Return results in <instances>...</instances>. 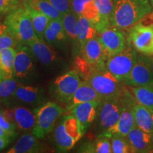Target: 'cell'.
<instances>
[{
  "label": "cell",
  "mask_w": 153,
  "mask_h": 153,
  "mask_svg": "<svg viewBox=\"0 0 153 153\" xmlns=\"http://www.w3.org/2000/svg\"><path fill=\"white\" fill-rule=\"evenodd\" d=\"M152 10L150 0H114L110 16L111 26L120 29L131 28Z\"/></svg>",
  "instance_id": "1"
},
{
  "label": "cell",
  "mask_w": 153,
  "mask_h": 153,
  "mask_svg": "<svg viewBox=\"0 0 153 153\" xmlns=\"http://www.w3.org/2000/svg\"><path fill=\"white\" fill-rule=\"evenodd\" d=\"M4 24L19 43L28 45L38 38L31 19L24 7L9 11Z\"/></svg>",
  "instance_id": "2"
},
{
  "label": "cell",
  "mask_w": 153,
  "mask_h": 153,
  "mask_svg": "<svg viewBox=\"0 0 153 153\" xmlns=\"http://www.w3.org/2000/svg\"><path fill=\"white\" fill-rule=\"evenodd\" d=\"M85 131L81 124L72 115H65L61 118L55 131V141L59 150H71L83 136Z\"/></svg>",
  "instance_id": "3"
},
{
  "label": "cell",
  "mask_w": 153,
  "mask_h": 153,
  "mask_svg": "<svg viewBox=\"0 0 153 153\" xmlns=\"http://www.w3.org/2000/svg\"><path fill=\"white\" fill-rule=\"evenodd\" d=\"M137 55V51L127 38L123 50L107 59L105 63L106 68L120 82L124 83L136 62Z\"/></svg>",
  "instance_id": "4"
},
{
  "label": "cell",
  "mask_w": 153,
  "mask_h": 153,
  "mask_svg": "<svg viewBox=\"0 0 153 153\" xmlns=\"http://www.w3.org/2000/svg\"><path fill=\"white\" fill-rule=\"evenodd\" d=\"M64 111L56 103L48 101L34 110L36 123L32 134L38 138H43L53 131L55 122L60 117Z\"/></svg>",
  "instance_id": "5"
},
{
  "label": "cell",
  "mask_w": 153,
  "mask_h": 153,
  "mask_svg": "<svg viewBox=\"0 0 153 153\" xmlns=\"http://www.w3.org/2000/svg\"><path fill=\"white\" fill-rule=\"evenodd\" d=\"M122 111L120 96L112 98L103 99L99 103L97 115L95 129L97 137H101L110 129L119 119Z\"/></svg>",
  "instance_id": "6"
},
{
  "label": "cell",
  "mask_w": 153,
  "mask_h": 153,
  "mask_svg": "<svg viewBox=\"0 0 153 153\" xmlns=\"http://www.w3.org/2000/svg\"><path fill=\"white\" fill-rule=\"evenodd\" d=\"M87 82L102 99L119 97L123 89V82L108 71L106 66L96 69Z\"/></svg>",
  "instance_id": "7"
},
{
  "label": "cell",
  "mask_w": 153,
  "mask_h": 153,
  "mask_svg": "<svg viewBox=\"0 0 153 153\" xmlns=\"http://www.w3.org/2000/svg\"><path fill=\"white\" fill-rule=\"evenodd\" d=\"M82 83L79 73L71 70L57 78L51 87V94L55 100L62 104H68Z\"/></svg>",
  "instance_id": "8"
},
{
  "label": "cell",
  "mask_w": 153,
  "mask_h": 153,
  "mask_svg": "<svg viewBox=\"0 0 153 153\" xmlns=\"http://www.w3.org/2000/svg\"><path fill=\"white\" fill-rule=\"evenodd\" d=\"M14 63V76L17 81L29 79L35 72L36 57L28 45L19 43L16 48Z\"/></svg>",
  "instance_id": "9"
},
{
  "label": "cell",
  "mask_w": 153,
  "mask_h": 153,
  "mask_svg": "<svg viewBox=\"0 0 153 153\" xmlns=\"http://www.w3.org/2000/svg\"><path fill=\"white\" fill-rule=\"evenodd\" d=\"M128 39L134 48L145 55H153V24L137 22L130 28Z\"/></svg>",
  "instance_id": "10"
},
{
  "label": "cell",
  "mask_w": 153,
  "mask_h": 153,
  "mask_svg": "<svg viewBox=\"0 0 153 153\" xmlns=\"http://www.w3.org/2000/svg\"><path fill=\"white\" fill-rule=\"evenodd\" d=\"M130 87L153 86V60L145 55H138L131 74L124 82Z\"/></svg>",
  "instance_id": "11"
},
{
  "label": "cell",
  "mask_w": 153,
  "mask_h": 153,
  "mask_svg": "<svg viewBox=\"0 0 153 153\" xmlns=\"http://www.w3.org/2000/svg\"><path fill=\"white\" fill-rule=\"evenodd\" d=\"M98 38L106 51L108 58L120 52L126 43L125 34L120 28L112 26L99 33Z\"/></svg>",
  "instance_id": "12"
},
{
  "label": "cell",
  "mask_w": 153,
  "mask_h": 153,
  "mask_svg": "<svg viewBox=\"0 0 153 153\" xmlns=\"http://www.w3.org/2000/svg\"><path fill=\"white\" fill-rule=\"evenodd\" d=\"M82 57L97 68L105 67L108 56L99 38H94L81 46Z\"/></svg>",
  "instance_id": "13"
},
{
  "label": "cell",
  "mask_w": 153,
  "mask_h": 153,
  "mask_svg": "<svg viewBox=\"0 0 153 153\" xmlns=\"http://www.w3.org/2000/svg\"><path fill=\"white\" fill-rule=\"evenodd\" d=\"M132 152L148 153L153 152V135L135 126L126 136Z\"/></svg>",
  "instance_id": "14"
},
{
  "label": "cell",
  "mask_w": 153,
  "mask_h": 153,
  "mask_svg": "<svg viewBox=\"0 0 153 153\" xmlns=\"http://www.w3.org/2000/svg\"><path fill=\"white\" fill-rule=\"evenodd\" d=\"M11 99L30 106H40L43 104V101H45L44 91L41 87L20 85L15 91L14 94L7 100L4 101V102Z\"/></svg>",
  "instance_id": "15"
},
{
  "label": "cell",
  "mask_w": 153,
  "mask_h": 153,
  "mask_svg": "<svg viewBox=\"0 0 153 153\" xmlns=\"http://www.w3.org/2000/svg\"><path fill=\"white\" fill-rule=\"evenodd\" d=\"M28 45L31 49L36 60L39 61L43 65L51 68L54 67L58 62L57 53L53 48L52 45L44 40L38 38Z\"/></svg>",
  "instance_id": "16"
},
{
  "label": "cell",
  "mask_w": 153,
  "mask_h": 153,
  "mask_svg": "<svg viewBox=\"0 0 153 153\" xmlns=\"http://www.w3.org/2000/svg\"><path fill=\"white\" fill-rule=\"evenodd\" d=\"M100 102L89 101L82 103L76 105L68 111L70 114L74 116L79 122L85 133L96 119Z\"/></svg>",
  "instance_id": "17"
},
{
  "label": "cell",
  "mask_w": 153,
  "mask_h": 153,
  "mask_svg": "<svg viewBox=\"0 0 153 153\" xmlns=\"http://www.w3.org/2000/svg\"><path fill=\"white\" fill-rule=\"evenodd\" d=\"M102 100L101 96L87 81L82 82L70 101L66 104V110L69 111L76 105L89 101H100Z\"/></svg>",
  "instance_id": "18"
},
{
  "label": "cell",
  "mask_w": 153,
  "mask_h": 153,
  "mask_svg": "<svg viewBox=\"0 0 153 153\" xmlns=\"http://www.w3.org/2000/svg\"><path fill=\"white\" fill-rule=\"evenodd\" d=\"M34 135L25 134L21 136L7 153H36L45 151L43 144Z\"/></svg>",
  "instance_id": "19"
},
{
  "label": "cell",
  "mask_w": 153,
  "mask_h": 153,
  "mask_svg": "<svg viewBox=\"0 0 153 153\" xmlns=\"http://www.w3.org/2000/svg\"><path fill=\"white\" fill-rule=\"evenodd\" d=\"M72 7L76 15L89 19L94 26L100 20V14L94 0H72Z\"/></svg>",
  "instance_id": "20"
},
{
  "label": "cell",
  "mask_w": 153,
  "mask_h": 153,
  "mask_svg": "<svg viewBox=\"0 0 153 153\" xmlns=\"http://www.w3.org/2000/svg\"><path fill=\"white\" fill-rule=\"evenodd\" d=\"M133 112L135 126L153 135V117L150 111L136 101L133 105Z\"/></svg>",
  "instance_id": "21"
},
{
  "label": "cell",
  "mask_w": 153,
  "mask_h": 153,
  "mask_svg": "<svg viewBox=\"0 0 153 153\" xmlns=\"http://www.w3.org/2000/svg\"><path fill=\"white\" fill-rule=\"evenodd\" d=\"M66 33L61 19H51L44 33V41L50 45H56L66 38Z\"/></svg>",
  "instance_id": "22"
},
{
  "label": "cell",
  "mask_w": 153,
  "mask_h": 153,
  "mask_svg": "<svg viewBox=\"0 0 153 153\" xmlns=\"http://www.w3.org/2000/svg\"><path fill=\"white\" fill-rule=\"evenodd\" d=\"M100 14V20L95 25L97 34L111 26L110 16L114 7V0H94Z\"/></svg>",
  "instance_id": "23"
},
{
  "label": "cell",
  "mask_w": 153,
  "mask_h": 153,
  "mask_svg": "<svg viewBox=\"0 0 153 153\" xmlns=\"http://www.w3.org/2000/svg\"><path fill=\"white\" fill-rule=\"evenodd\" d=\"M13 110L16 128L24 131L33 130L36 123L35 114L23 106L16 107L13 108Z\"/></svg>",
  "instance_id": "24"
},
{
  "label": "cell",
  "mask_w": 153,
  "mask_h": 153,
  "mask_svg": "<svg viewBox=\"0 0 153 153\" xmlns=\"http://www.w3.org/2000/svg\"><path fill=\"white\" fill-rule=\"evenodd\" d=\"M76 31L77 41L81 46L89 40L97 37V30L94 24L82 16H79L78 18Z\"/></svg>",
  "instance_id": "25"
},
{
  "label": "cell",
  "mask_w": 153,
  "mask_h": 153,
  "mask_svg": "<svg viewBox=\"0 0 153 153\" xmlns=\"http://www.w3.org/2000/svg\"><path fill=\"white\" fill-rule=\"evenodd\" d=\"M24 7L28 11V14L31 19L37 37L41 40H44V33H45V28L51 19L41 11L36 10V9L26 5H24Z\"/></svg>",
  "instance_id": "26"
},
{
  "label": "cell",
  "mask_w": 153,
  "mask_h": 153,
  "mask_svg": "<svg viewBox=\"0 0 153 153\" xmlns=\"http://www.w3.org/2000/svg\"><path fill=\"white\" fill-rule=\"evenodd\" d=\"M24 5L41 11L51 19H62L63 14L57 10L48 0H31L28 2L24 3Z\"/></svg>",
  "instance_id": "27"
},
{
  "label": "cell",
  "mask_w": 153,
  "mask_h": 153,
  "mask_svg": "<svg viewBox=\"0 0 153 153\" xmlns=\"http://www.w3.org/2000/svg\"><path fill=\"white\" fill-rule=\"evenodd\" d=\"M16 50L14 48H7L0 50L4 79H10L14 76V63Z\"/></svg>",
  "instance_id": "28"
},
{
  "label": "cell",
  "mask_w": 153,
  "mask_h": 153,
  "mask_svg": "<svg viewBox=\"0 0 153 153\" xmlns=\"http://www.w3.org/2000/svg\"><path fill=\"white\" fill-rule=\"evenodd\" d=\"M131 91L138 104L153 109V86L132 87Z\"/></svg>",
  "instance_id": "29"
},
{
  "label": "cell",
  "mask_w": 153,
  "mask_h": 153,
  "mask_svg": "<svg viewBox=\"0 0 153 153\" xmlns=\"http://www.w3.org/2000/svg\"><path fill=\"white\" fill-rule=\"evenodd\" d=\"M77 21L78 19L76 14L75 13L72 12L71 11L63 14L62 22L66 36L70 40H73V41H75V40L77 41L76 31Z\"/></svg>",
  "instance_id": "30"
},
{
  "label": "cell",
  "mask_w": 153,
  "mask_h": 153,
  "mask_svg": "<svg viewBox=\"0 0 153 153\" xmlns=\"http://www.w3.org/2000/svg\"><path fill=\"white\" fill-rule=\"evenodd\" d=\"M21 85L16 79H4L0 81V99L4 101L14 94Z\"/></svg>",
  "instance_id": "31"
},
{
  "label": "cell",
  "mask_w": 153,
  "mask_h": 153,
  "mask_svg": "<svg viewBox=\"0 0 153 153\" xmlns=\"http://www.w3.org/2000/svg\"><path fill=\"white\" fill-rule=\"evenodd\" d=\"M19 44L4 24H0V50L7 48H16Z\"/></svg>",
  "instance_id": "32"
},
{
  "label": "cell",
  "mask_w": 153,
  "mask_h": 153,
  "mask_svg": "<svg viewBox=\"0 0 153 153\" xmlns=\"http://www.w3.org/2000/svg\"><path fill=\"white\" fill-rule=\"evenodd\" d=\"M75 68L79 76L87 81L97 67L88 62L83 57L77 56L75 60Z\"/></svg>",
  "instance_id": "33"
},
{
  "label": "cell",
  "mask_w": 153,
  "mask_h": 153,
  "mask_svg": "<svg viewBox=\"0 0 153 153\" xmlns=\"http://www.w3.org/2000/svg\"><path fill=\"white\" fill-rule=\"evenodd\" d=\"M111 139V150L114 153H129L132 152L131 145L126 137L120 135H113Z\"/></svg>",
  "instance_id": "34"
},
{
  "label": "cell",
  "mask_w": 153,
  "mask_h": 153,
  "mask_svg": "<svg viewBox=\"0 0 153 153\" xmlns=\"http://www.w3.org/2000/svg\"><path fill=\"white\" fill-rule=\"evenodd\" d=\"M94 144V152L96 153H111V144L110 138L108 137H98Z\"/></svg>",
  "instance_id": "35"
},
{
  "label": "cell",
  "mask_w": 153,
  "mask_h": 153,
  "mask_svg": "<svg viewBox=\"0 0 153 153\" xmlns=\"http://www.w3.org/2000/svg\"><path fill=\"white\" fill-rule=\"evenodd\" d=\"M0 126L6 131H8L9 133H11L14 137L17 136V133H16V125L5 117L3 111H0Z\"/></svg>",
  "instance_id": "36"
},
{
  "label": "cell",
  "mask_w": 153,
  "mask_h": 153,
  "mask_svg": "<svg viewBox=\"0 0 153 153\" xmlns=\"http://www.w3.org/2000/svg\"><path fill=\"white\" fill-rule=\"evenodd\" d=\"M62 14L70 12V0H48Z\"/></svg>",
  "instance_id": "37"
},
{
  "label": "cell",
  "mask_w": 153,
  "mask_h": 153,
  "mask_svg": "<svg viewBox=\"0 0 153 153\" xmlns=\"http://www.w3.org/2000/svg\"><path fill=\"white\" fill-rule=\"evenodd\" d=\"M19 0H0V12H8L18 8Z\"/></svg>",
  "instance_id": "38"
},
{
  "label": "cell",
  "mask_w": 153,
  "mask_h": 153,
  "mask_svg": "<svg viewBox=\"0 0 153 153\" xmlns=\"http://www.w3.org/2000/svg\"><path fill=\"white\" fill-rule=\"evenodd\" d=\"M0 137H3V138L9 140L15 138L11 133H9L8 131H7L6 130L4 129L1 126H0Z\"/></svg>",
  "instance_id": "39"
},
{
  "label": "cell",
  "mask_w": 153,
  "mask_h": 153,
  "mask_svg": "<svg viewBox=\"0 0 153 153\" xmlns=\"http://www.w3.org/2000/svg\"><path fill=\"white\" fill-rule=\"evenodd\" d=\"M10 143L11 140H9L3 138V137H0V151L7 148Z\"/></svg>",
  "instance_id": "40"
},
{
  "label": "cell",
  "mask_w": 153,
  "mask_h": 153,
  "mask_svg": "<svg viewBox=\"0 0 153 153\" xmlns=\"http://www.w3.org/2000/svg\"><path fill=\"white\" fill-rule=\"evenodd\" d=\"M0 74H1L4 78V74L2 72V65H1V57H0Z\"/></svg>",
  "instance_id": "41"
},
{
  "label": "cell",
  "mask_w": 153,
  "mask_h": 153,
  "mask_svg": "<svg viewBox=\"0 0 153 153\" xmlns=\"http://www.w3.org/2000/svg\"><path fill=\"white\" fill-rule=\"evenodd\" d=\"M19 1H22L24 3H26V2H28V1H30L31 0H19Z\"/></svg>",
  "instance_id": "42"
},
{
  "label": "cell",
  "mask_w": 153,
  "mask_h": 153,
  "mask_svg": "<svg viewBox=\"0 0 153 153\" xmlns=\"http://www.w3.org/2000/svg\"><path fill=\"white\" fill-rule=\"evenodd\" d=\"M2 79H4L3 76H2V75H1V74H0V81H1V80H2Z\"/></svg>",
  "instance_id": "43"
},
{
  "label": "cell",
  "mask_w": 153,
  "mask_h": 153,
  "mask_svg": "<svg viewBox=\"0 0 153 153\" xmlns=\"http://www.w3.org/2000/svg\"><path fill=\"white\" fill-rule=\"evenodd\" d=\"M148 110L150 111L151 114H152V117H153V109H148Z\"/></svg>",
  "instance_id": "44"
},
{
  "label": "cell",
  "mask_w": 153,
  "mask_h": 153,
  "mask_svg": "<svg viewBox=\"0 0 153 153\" xmlns=\"http://www.w3.org/2000/svg\"><path fill=\"white\" fill-rule=\"evenodd\" d=\"M150 3H151V5H152V8H153V0H150Z\"/></svg>",
  "instance_id": "45"
}]
</instances>
